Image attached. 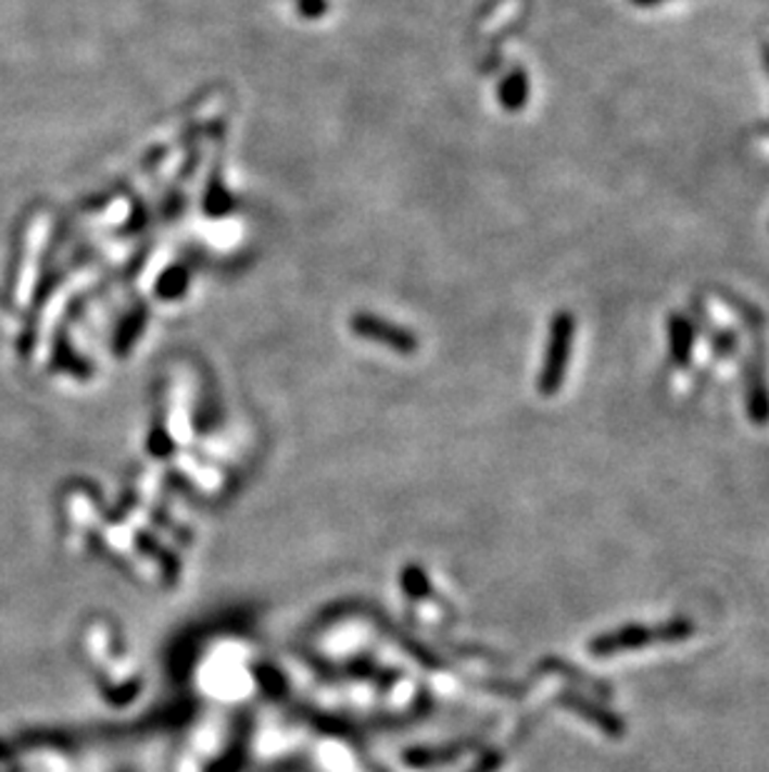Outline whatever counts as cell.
Returning <instances> with one entry per match:
<instances>
[{
  "instance_id": "cell-3",
  "label": "cell",
  "mask_w": 769,
  "mask_h": 772,
  "mask_svg": "<svg viewBox=\"0 0 769 772\" xmlns=\"http://www.w3.org/2000/svg\"><path fill=\"white\" fill-rule=\"evenodd\" d=\"M300 8L305 13H320L325 11V0H300Z\"/></svg>"
},
{
  "instance_id": "cell-1",
  "label": "cell",
  "mask_w": 769,
  "mask_h": 772,
  "mask_svg": "<svg viewBox=\"0 0 769 772\" xmlns=\"http://www.w3.org/2000/svg\"><path fill=\"white\" fill-rule=\"evenodd\" d=\"M572 335H575L572 315L559 313L555 317L553 335H550L547 363H545V381L547 383H557L559 375H565L567 360H570V350H572Z\"/></svg>"
},
{
  "instance_id": "cell-2",
  "label": "cell",
  "mask_w": 769,
  "mask_h": 772,
  "mask_svg": "<svg viewBox=\"0 0 769 772\" xmlns=\"http://www.w3.org/2000/svg\"><path fill=\"white\" fill-rule=\"evenodd\" d=\"M355 331L367 335L370 340L384 343V346H390V348H398V350H413L415 348L413 335L395 328V325L375 321V317H370V315H357L355 317Z\"/></svg>"
}]
</instances>
